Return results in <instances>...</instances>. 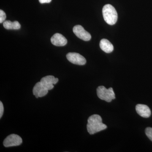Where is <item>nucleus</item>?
<instances>
[{"instance_id":"nucleus-8","label":"nucleus","mask_w":152,"mask_h":152,"mask_svg":"<svg viewBox=\"0 0 152 152\" xmlns=\"http://www.w3.org/2000/svg\"><path fill=\"white\" fill-rule=\"evenodd\" d=\"M51 42L54 45L56 46H64L66 45V39L61 34L56 33L51 38Z\"/></svg>"},{"instance_id":"nucleus-1","label":"nucleus","mask_w":152,"mask_h":152,"mask_svg":"<svg viewBox=\"0 0 152 152\" xmlns=\"http://www.w3.org/2000/svg\"><path fill=\"white\" fill-rule=\"evenodd\" d=\"M87 128L88 132L92 135L105 129L107 126L102 122L100 116L95 114L91 116L88 119Z\"/></svg>"},{"instance_id":"nucleus-12","label":"nucleus","mask_w":152,"mask_h":152,"mask_svg":"<svg viewBox=\"0 0 152 152\" xmlns=\"http://www.w3.org/2000/svg\"><path fill=\"white\" fill-rule=\"evenodd\" d=\"M44 88H45L43 86L40 82H38L33 88V94L35 96L36 98H39V94L41 92L42 90Z\"/></svg>"},{"instance_id":"nucleus-3","label":"nucleus","mask_w":152,"mask_h":152,"mask_svg":"<svg viewBox=\"0 0 152 152\" xmlns=\"http://www.w3.org/2000/svg\"><path fill=\"white\" fill-rule=\"evenodd\" d=\"M96 91L98 97L108 102H110L112 100L115 99V93L112 88L107 89L104 86H100L98 87Z\"/></svg>"},{"instance_id":"nucleus-11","label":"nucleus","mask_w":152,"mask_h":152,"mask_svg":"<svg viewBox=\"0 0 152 152\" xmlns=\"http://www.w3.org/2000/svg\"><path fill=\"white\" fill-rule=\"evenodd\" d=\"M4 28L7 30H18L21 28V25L17 21L13 22L10 20H6L3 23Z\"/></svg>"},{"instance_id":"nucleus-7","label":"nucleus","mask_w":152,"mask_h":152,"mask_svg":"<svg viewBox=\"0 0 152 152\" xmlns=\"http://www.w3.org/2000/svg\"><path fill=\"white\" fill-rule=\"evenodd\" d=\"M58 81V79L53 76L49 75L44 77L41 79L40 82L43 86L47 90H50L54 88V84H56Z\"/></svg>"},{"instance_id":"nucleus-2","label":"nucleus","mask_w":152,"mask_h":152,"mask_svg":"<svg viewBox=\"0 0 152 152\" xmlns=\"http://www.w3.org/2000/svg\"><path fill=\"white\" fill-rule=\"evenodd\" d=\"M102 14L105 21L110 25H113L118 20V13L115 8L111 5L106 4L102 9Z\"/></svg>"},{"instance_id":"nucleus-5","label":"nucleus","mask_w":152,"mask_h":152,"mask_svg":"<svg viewBox=\"0 0 152 152\" xmlns=\"http://www.w3.org/2000/svg\"><path fill=\"white\" fill-rule=\"evenodd\" d=\"M74 34L77 37L85 41H88L91 40V36L90 33L85 30L80 25L75 26L73 29Z\"/></svg>"},{"instance_id":"nucleus-16","label":"nucleus","mask_w":152,"mask_h":152,"mask_svg":"<svg viewBox=\"0 0 152 152\" xmlns=\"http://www.w3.org/2000/svg\"><path fill=\"white\" fill-rule=\"evenodd\" d=\"M52 0H39V1L41 4H45V3H50Z\"/></svg>"},{"instance_id":"nucleus-14","label":"nucleus","mask_w":152,"mask_h":152,"mask_svg":"<svg viewBox=\"0 0 152 152\" xmlns=\"http://www.w3.org/2000/svg\"><path fill=\"white\" fill-rule=\"evenodd\" d=\"M6 15L5 13L2 10H0V23H4L5 21Z\"/></svg>"},{"instance_id":"nucleus-4","label":"nucleus","mask_w":152,"mask_h":152,"mask_svg":"<svg viewBox=\"0 0 152 152\" xmlns=\"http://www.w3.org/2000/svg\"><path fill=\"white\" fill-rule=\"evenodd\" d=\"M22 142L23 140L20 136L15 134H12L8 136L5 139L3 144L4 146L7 148L20 145L22 144Z\"/></svg>"},{"instance_id":"nucleus-15","label":"nucleus","mask_w":152,"mask_h":152,"mask_svg":"<svg viewBox=\"0 0 152 152\" xmlns=\"http://www.w3.org/2000/svg\"><path fill=\"white\" fill-rule=\"evenodd\" d=\"M4 108L3 103L1 102H0V118L2 117L3 113H4Z\"/></svg>"},{"instance_id":"nucleus-6","label":"nucleus","mask_w":152,"mask_h":152,"mask_svg":"<svg viewBox=\"0 0 152 152\" xmlns=\"http://www.w3.org/2000/svg\"><path fill=\"white\" fill-rule=\"evenodd\" d=\"M66 58L69 61L75 64L84 65L86 63L84 57L77 53H69L66 55Z\"/></svg>"},{"instance_id":"nucleus-9","label":"nucleus","mask_w":152,"mask_h":152,"mask_svg":"<svg viewBox=\"0 0 152 152\" xmlns=\"http://www.w3.org/2000/svg\"><path fill=\"white\" fill-rule=\"evenodd\" d=\"M136 110L138 114L143 118H149L151 114L149 107L146 105L138 104L136 106Z\"/></svg>"},{"instance_id":"nucleus-10","label":"nucleus","mask_w":152,"mask_h":152,"mask_svg":"<svg viewBox=\"0 0 152 152\" xmlns=\"http://www.w3.org/2000/svg\"><path fill=\"white\" fill-rule=\"evenodd\" d=\"M100 47L104 52L109 53L114 50L113 44L107 39H102L100 42Z\"/></svg>"},{"instance_id":"nucleus-13","label":"nucleus","mask_w":152,"mask_h":152,"mask_svg":"<svg viewBox=\"0 0 152 152\" xmlns=\"http://www.w3.org/2000/svg\"><path fill=\"white\" fill-rule=\"evenodd\" d=\"M146 135L152 141V128L148 127L146 129L145 131Z\"/></svg>"}]
</instances>
